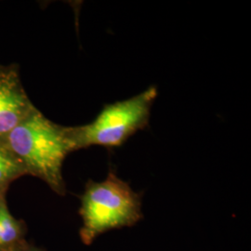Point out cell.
Returning a JSON list of instances; mask_svg holds the SVG:
<instances>
[{"mask_svg": "<svg viewBox=\"0 0 251 251\" xmlns=\"http://www.w3.org/2000/svg\"><path fill=\"white\" fill-rule=\"evenodd\" d=\"M26 175L44 180L59 195L65 194L63 164L76 151L71 126L58 125L36 108L3 141Z\"/></svg>", "mask_w": 251, "mask_h": 251, "instance_id": "obj_1", "label": "cell"}, {"mask_svg": "<svg viewBox=\"0 0 251 251\" xmlns=\"http://www.w3.org/2000/svg\"><path fill=\"white\" fill-rule=\"evenodd\" d=\"M157 89L149 87L130 99L106 104L88 125L71 126L76 150L90 146L116 148L149 125Z\"/></svg>", "mask_w": 251, "mask_h": 251, "instance_id": "obj_2", "label": "cell"}, {"mask_svg": "<svg viewBox=\"0 0 251 251\" xmlns=\"http://www.w3.org/2000/svg\"><path fill=\"white\" fill-rule=\"evenodd\" d=\"M81 200V237L85 243L110 229L133 225L141 218L140 197L113 172L101 182H89Z\"/></svg>", "mask_w": 251, "mask_h": 251, "instance_id": "obj_3", "label": "cell"}, {"mask_svg": "<svg viewBox=\"0 0 251 251\" xmlns=\"http://www.w3.org/2000/svg\"><path fill=\"white\" fill-rule=\"evenodd\" d=\"M36 108L22 84L18 66L0 65V142Z\"/></svg>", "mask_w": 251, "mask_h": 251, "instance_id": "obj_4", "label": "cell"}, {"mask_svg": "<svg viewBox=\"0 0 251 251\" xmlns=\"http://www.w3.org/2000/svg\"><path fill=\"white\" fill-rule=\"evenodd\" d=\"M26 172L16 157L9 151L3 142H0V202L6 201L5 197L12 181Z\"/></svg>", "mask_w": 251, "mask_h": 251, "instance_id": "obj_5", "label": "cell"}, {"mask_svg": "<svg viewBox=\"0 0 251 251\" xmlns=\"http://www.w3.org/2000/svg\"><path fill=\"white\" fill-rule=\"evenodd\" d=\"M0 228L2 248H11L18 245L22 237V226L10 214L6 201L0 203Z\"/></svg>", "mask_w": 251, "mask_h": 251, "instance_id": "obj_6", "label": "cell"}, {"mask_svg": "<svg viewBox=\"0 0 251 251\" xmlns=\"http://www.w3.org/2000/svg\"><path fill=\"white\" fill-rule=\"evenodd\" d=\"M23 248H19L17 246L11 248H0V251H23Z\"/></svg>", "mask_w": 251, "mask_h": 251, "instance_id": "obj_7", "label": "cell"}, {"mask_svg": "<svg viewBox=\"0 0 251 251\" xmlns=\"http://www.w3.org/2000/svg\"><path fill=\"white\" fill-rule=\"evenodd\" d=\"M23 251H38V250H36V249H24Z\"/></svg>", "mask_w": 251, "mask_h": 251, "instance_id": "obj_8", "label": "cell"}, {"mask_svg": "<svg viewBox=\"0 0 251 251\" xmlns=\"http://www.w3.org/2000/svg\"><path fill=\"white\" fill-rule=\"evenodd\" d=\"M0 248H2V244H1V228H0Z\"/></svg>", "mask_w": 251, "mask_h": 251, "instance_id": "obj_9", "label": "cell"}]
</instances>
